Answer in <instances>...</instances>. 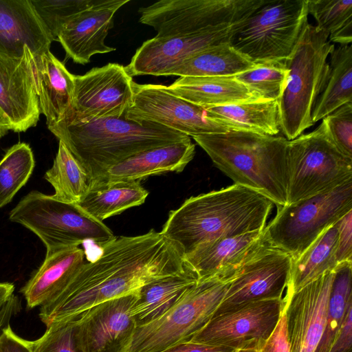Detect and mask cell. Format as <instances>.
Segmentation results:
<instances>
[{
    "label": "cell",
    "instance_id": "6da1fadb",
    "mask_svg": "<svg viewBox=\"0 0 352 352\" xmlns=\"http://www.w3.org/2000/svg\"><path fill=\"white\" fill-rule=\"evenodd\" d=\"M99 246L96 258L85 263L59 293L41 306L38 316L46 327L186 267L180 247L153 229L138 236H115Z\"/></svg>",
    "mask_w": 352,
    "mask_h": 352
},
{
    "label": "cell",
    "instance_id": "7a4b0ae2",
    "mask_svg": "<svg viewBox=\"0 0 352 352\" xmlns=\"http://www.w3.org/2000/svg\"><path fill=\"white\" fill-rule=\"evenodd\" d=\"M273 205L263 195L234 184L187 199L170 211L160 232L186 255L209 241L263 230Z\"/></svg>",
    "mask_w": 352,
    "mask_h": 352
},
{
    "label": "cell",
    "instance_id": "3957f363",
    "mask_svg": "<svg viewBox=\"0 0 352 352\" xmlns=\"http://www.w3.org/2000/svg\"><path fill=\"white\" fill-rule=\"evenodd\" d=\"M47 127L85 170L89 186L133 155L190 138L157 123L127 120L125 114L87 122L61 120Z\"/></svg>",
    "mask_w": 352,
    "mask_h": 352
},
{
    "label": "cell",
    "instance_id": "277c9868",
    "mask_svg": "<svg viewBox=\"0 0 352 352\" xmlns=\"http://www.w3.org/2000/svg\"><path fill=\"white\" fill-rule=\"evenodd\" d=\"M235 184L252 190L277 207L287 205L288 140L246 131L192 137Z\"/></svg>",
    "mask_w": 352,
    "mask_h": 352
},
{
    "label": "cell",
    "instance_id": "5b68a950",
    "mask_svg": "<svg viewBox=\"0 0 352 352\" xmlns=\"http://www.w3.org/2000/svg\"><path fill=\"white\" fill-rule=\"evenodd\" d=\"M335 45L329 35L306 22L289 56L285 60L289 78L278 100L280 132L287 140L312 126V111L327 78V58Z\"/></svg>",
    "mask_w": 352,
    "mask_h": 352
},
{
    "label": "cell",
    "instance_id": "8992f818",
    "mask_svg": "<svg viewBox=\"0 0 352 352\" xmlns=\"http://www.w3.org/2000/svg\"><path fill=\"white\" fill-rule=\"evenodd\" d=\"M9 219L35 234L45 245L46 255L88 241L99 245L115 236L102 221L78 204L58 201L38 190L24 196L10 212Z\"/></svg>",
    "mask_w": 352,
    "mask_h": 352
},
{
    "label": "cell",
    "instance_id": "52a82bcc",
    "mask_svg": "<svg viewBox=\"0 0 352 352\" xmlns=\"http://www.w3.org/2000/svg\"><path fill=\"white\" fill-rule=\"evenodd\" d=\"M287 162V205L352 179V158L337 148L322 120L313 131L288 140Z\"/></svg>",
    "mask_w": 352,
    "mask_h": 352
},
{
    "label": "cell",
    "instance_id": "ba28073f",
    "mask_svg": "<svg viewBox=\"0 0 352 352\" xmlns=\"http://www.w3.org/2000/svg\"><path fill=\"white\" fill-rule=\"evenodd\" d=\"M228 285L217 278L198 280L166 313L137 327L125 352H161L190 340L212 318Z\"/></svg>",
    "mask_w": 352,
    "mask_h": 352
},
{
    "label": "cell",
    "instance_id": "9c48e42d",
    "mask_svg": "<svg viewBox=\"0 0 352 352\" xmlns=\"http://www.w3.org/2000/svg\"><path fill=\"white\" fill-rule=\"evenodd\" d=\"M277 208L276 216L264 228L265 236L272 247L294 259L325 229L352 210V179Z\"/></svg>",
    "mask_w": 352,
    "mask_h": 352
},
{
    "label": "cell",
    "instance_id": "30bf717a",
    "mask_svg": "<svg viewBox=\"0 0 352 352\" xmlns=\"http://www.w3.org/2000/svg\"><path fill=\"white\" fill-rule=\"evenodd\" d=\"M308 14L306 0H266L235 32L230 44L255 64L285 60Z\"/></svg>",
    "mask_w": 352,
    "mask_h": 352
},
{
    "label": "cell",
    "instance_id": "8fae6325",
    "mask_svg": "<svg viewBox=\"0 0 352 352\" xmlns=\"http://www.w3.org/2000/svg\"><path fill=\"white\" fill-rule=\"evenodd\" d=\"M266 0H161L140 8L139 21L157 38L195 34L245 21Z\"/></svg>",
    "mask_w": 352,
    "mask_h": 352
},
{
    "label": "cell",
    "instance_id": "7c38bea8",
    "mask_svg": "<svg viewBox=\"0 0 352 352\" xmlns=\"http://www.w3.org/2000/svg\"><path fill=\"white\" fill-rule=\"evenodd\" d=\"M133 91L132 104L125 113L127 120L157 123L189 137L230 131L205 108L176 96L166 86L134 82Z\"/></svg>",
    "mask_w": 352,
    "mask_h": 352
},
{
    "label": "cell",
    "instance_id": "4fadbf2b",
    "mask_svg": "<svg viewBox=\"0 0 352 352\" xmlns=\"http://www.w3.org/2000/svg\"><path fill=\"white\" fill-rule=\"evenodd\" d=\"M292 258L267 244L244 263L229 280L223 299L212 317L249 303L283 298L289 278Z\"/></svg>",
    "mask_w": 352,
    "mask_h": 352
},
{
    "label": "cell",
    "instance_id": "5bb4252c",
    "mask_svg": "<svg viewBox=\"0 0 352 352\" xmlns=\"http://www.w3.org/2000/svg\"><path fill=\"white\" fill-rule=\"evenodd\" d=\"M133 82L125 67L118 63L74 75V113L62 120L87 122L121 117L132 104Z\"/></svg>",
    "mask_w": 352,
    "mask_h": 352
},
{
    "label": "cell",
    "instance_id": "9a60e30c",
    "mask_svg": "<svg viewBox=\"0 0 352 352\" xmlns=\"http://www.w3.org/2000/svg\"><path fill=\"white\" fill-rule=\"evenodd\" d=\"M285 304L283 298L263 300L212 317L190 340L257 350L274 331Z\"/></svg>",
    "mask_w": 352,
    "mask_h": 352
},
{
    "label": "cell",
    "instance_id": "2e32d148",
    "mask_svg": "<svg viewBox=\"0 0 352 352\" xmlns=\"http://www.w3.org/2000/svg\"><path fill=\"white\" fill-rule=\"evenodd\" d=\"M138 292L104 301L72 318L82 352L126 351L137 327L131 309Z\"/></svg>",
    "mask_w": 352,
    "mask_h": 352
},
{
    "label": "cell",
    "instance_id": "e0dca14e",
    "mask_svg": "<svg viewBox=\"0 0 352 352\" xmlns=\"http://www.w3.org/2000/svg\"><path fill=\"white\" fill-rule=\"evenodd\" d=\"M245 21L199 34L148 39L137 49L125 69L131 77L166 76L171 69L193 54L212 46L230 43Z\"/></svg>",
    "mask_w": 352,
    "mask_h": 352
},
{
    "label": "cell",
    "instance_id": "ac0fdd59",
    "mask_svg": "<svg viewBox=\"0 0 352 352\" xmlns=\"http://www.w3.org/2000/svg\"><path fill=\"white\" fill-rule=\"evenodd\" d=\"M333 271L283 297L290 352H315L324 329Z\"/></svg>",
    "mask_w": 352,
    "mask_h": 352
},
{
    "label": "cell",
    "instance_id": "d6986e66",
    "mask_svg": "<svg viewBox=\"0 0 352 352\" xmlns=\"http://www.w3.org/2000/svg\"><path fill=\"white\" fill-rule=\"evenodd\" d=\"M0 111L14 132H24L39 120L32 54L27 47L19 58L0 54Z\"/></svg>",
    "mask_w": 352,
    "mask_h": 352
},
{
    "label": "cell",
    "instance_id": "ffe728a7",
    "mask_svg": "<svg viewBox=\"0 0 352 352\" xmlns=\"http://www.w3.org/2000/svg\"><path fill=\"white\" fill-rule=\"evenodd\" d=\"M130 0H94L89 7L75 15L61 28L57 41L67 58L85 65L96 54L116 50L104 43L113 27L115 14Z\"/></svg>",
    "mask_w": 352,
    "mask_h": 352
},
{
    "label": "cell",
    "instance_id": "44dd1931",
    "mask_svg": "<svg viewBox=\"0 0 352 352\" xmlns=\"http://www.w3.org/2000/svg\"><path fill=\"white\" fill-rule=\"evenodd\" d=\"M267 244L264 229L209 241L184 255V263L198 280L229 281L239 268Z\"/></svg>",
    "mask_w": 352,
    "mask_h": 352
},
{
    "label": "cell",
    "instance_id": "7402d4cb",
    "mask_svg": "<svg viewBox=\"0 0 352 352\" xmlns=\"http://www.w3.org/2000/svg\"><path fill=\"white\" fill-rule=\"evenodd\" d=\"M53 41L31 0H0V54L19 58L27 47L37 56Z\"/></svg>",
    "mask_w": 352,
    "mask_h": 352
},
{
    "label": "cell",
    "instance_id": "603a6c76",
    "mask_svg": "<svg viewBox=\"0 0 352 352\" xmlns=\"http://www.w3.org/2000/svg\"><path fill=\"white\" fill-rule=\"evenodd\" d=\"M195 154V145L191 138L151 148L112 166L90 186L119 181H140L166 172L180 173Z\"/></svg>",
    "mask_w": 352,
    "mask_h": 352
},
{
    "label": "cell",
    "instance_id": "cb8c5ba5",
    "mask_svg": "<svg viewBox=\"0 0 352 352\" xmlns=\"http://www.w3.org/2000/svg\"><path fill=\"white\" fill-rule=\"evenodd\" d=\"M36 91L41 113L47 125L56 124L74 113V75L48 50L32 54Z\"/></svg>",
    "mask_w": 352,
    "mask_h": 352
},
{
    "label": "cell",
    "instance_id": "d4e9b609",
    "mask_svg": "<svg viewBox=\"0 0 352 352\" xmlns=\"http://www.w3.org/2000/svg\"><path fill=\"white\" fill-rule=\"evenodd\" d=\"M85 252L72 247L46 255L20 289L28 309L42 306L59 293L85 263Z\"/></svg>",
    "mask_w": 352,
    "mask_h": 352
},
{
    "label": "cell",
    "instance_id": "484cf974",
    "mask_svg": "<svg viewBox=\"0 0 352 352\" xmlns=\"http://www.w3.org/2000/svg\"><path fill=\"white\" fill-rule=\"evenodd\" d=\"M166 89L205 109L261 100L234 76H180Z\"/></svg>",
    "mask_w": 352,
    "mask_h": 352
},
{
    "label": "cell",
    "instance_id": "4316f807",
    "mask_svg": "<svg viewBox=\"0 0 352 352\" xmlns=\"http://www.w3.org/2000/svg\"><path fill=\"white\" fill-rule=\"evenodd\" d=\"M197 281V275L186 267L182 272L157 278L142 287L131 309L137 327L163 315Z\"/></svg>",
    "mask_w": 352,
    "mask_h": 352
},
{
    "label": "cell",
    "instance_id": "83f0119b",
    "mask_svg": "<svg viewBox=\"0 0 352 352\" xmlns=\"http://www.w3.org/2000/svg\"><path fill=\"white\" fill-rule=\"evenodd\" d=\"M336 223L325 229L297 258L292 259L286 294L288 296L338 265Z\"/></svg>",
    "mask_w": 352,
    "mask_h": 352
},
{
    "label": "cell",
    "instance_id": "f1b7e54d",
    "mask_svg": "<svg viewBox=\"0 0 352 352\" xmlns=\"http://www.w3.org/2000/svg\"><path fill=\"white\" fill-rule=\"evenodd\" d=\"M148 192L140 181H119L94 184L78 204L93 218L102 221L126 209L144 204Z\"/></svg>",
    "mask_w": 352,
    "mask_h": 352
},
{
    "label": "cell",
    "instance_id": "f546056e",
    "mask_svg": "<svg viewBox=\"0 0 352 352\" xmlns=\"http://www.w3.org/2000/svg\"><path fill=\"white\" fill-rule=\"evenodd\" d=\"M230 130L276 135L280 132L278 100H257L206 109Z\"/></svg>",
    "mask_w": 352,
    "mask_h": 352
},
{
    "label": "cell",
    "instance_id": "4dcf8cb0",
    "mask_svg": "<svg viewBox=\"0 0 352 352\" xmlns=\"http://www.w3.org/2000/svg\"><path fill=\"white\" fill-rule=\"evenodd\" d=\"M255 65L230 43H224L193 54L171 69L166 76H234Z\"/></svg>",
    "mask_w": 352,
    "mask_h": 352
},
{
    "label": "cell",
    "instance_id": "1f68e13d",
    "mask_svg": "<svg viewBox=\"0 0 352 352\" xmlns=\"http://www.w3.org/2000/svg\"><path fill=\"white\" fill-rule=\"evenodd\" d=\"M350 102H352V47L351 45L335 46L330 54L324 87L312 111L314 123Z\"/></svg>",
    "mask_w": 352,
    "mask_h": 352
},
{
    "label": "cell",
    "instance_id": "d6a6232c",
    "mask_svg": "<svg viewBox=\"0 0 352 352\" xmlns=\"http://www.w3.org/2000/svg\"><path fill=\"white\" fill-rule=\"evenodd\" d=\"M44 178L54 189L52 197L63 202L78 204L89 188L85 170L60 141L53 165Z\"/></svg>",
    "mask_w": 352,
    "mask_h": 352
},
{
    "label": "cell",
    "instance_id": "836d02e7",
    "mask_svg": "<svg viewBox=\"0 0 352 352\" xmlns=\"http://www.w3.org/2000/svg\"><path fill=\"white\" fill-rule=\"evenodd\" d=\"M352 261L338 263L333 271L324 329L315 352H329L352 303Z\"/></svg>",
    "mask_w": 352,
    "mask_h": 352
},
{
    "label": "cell",
    "instance_id": "e575fe53",
    "mask_svg": "<svg viewBox=\"0 0 352 352\" xmlns=\"http://www.w3.org/2000/svg\"><path fill=\"white\" fill-rule=\"evenodd\" d=\"M34 165L29 144L20 142L7 151L0 161V208L10 202L27 183Z\"/></svg>",
    "mask_w": 352,
    "mask_h": 352
},
{
    "label": "cell",
    "instance_id": "d590c367",
    "mask_svg": "<svg viewBox=\"0 0 352 352\" xmlns=\"http://www.w3.org/2000/svg\"><path fill=\"white\" fill-rule=\"evenodd\" d=\"M234 77L261 99L278 100L287 84L289 69L285 60L265 61Z\"/></svg>",
    "mask_w": 352,
    "mask_h": 352
},
{
    "label": "cell",
    "instance_id": "8d00e7d4",
    "mask_svg": "<svg viewBox=\"0 0 352 352\" xmlns=\"http://www.w3.org/2000/svg\"><path fill=\"white\" fill-rule=\"evenodd\" d=\"M94 0H31L36 13L54 41L75 15L89 7Z\"/></svg>",
    "mask_w": 352,
    "mask_h": 352
},
{
    "label": "cell",
    "instance_id": "74e56055",
    "mask_svg": "<svg viewBox=\"0 0 352 352\" xmlns=\"http://www.w3.org/2000/svg\"><path fill=\"white\" fill-rule=\"evenodd\" d=\"M316 28L329 36L352 22L351 0H306Z\"/></svg>",
    "mask_w": 352,
    "mask_h": 352
},
{
    "label": "cell",
    "instance_id": "f35d334b",
    "mask_svg": "<svg viewBox=\"0 0 352 352\" xmlns=\"http://www.w3.org/2000/svg\"><path fill=\"white\" fill-rule=\"evenodd\" d=\"M30 343L32 352H82L75 319L47 326L43 335Z\"/></svg>",
    "mask_w": 352,
    "mask_h": 352
},
{
    "label": "cell",
    "instance_id": "ab89813d",
    "mask_svg": "<svg viewBox=\"0 0 352 352\" xmlns=\"http://www.w3.org/2000/svg\"><path fill=\"white\" fill-rule=\"evenodd\" d=\"M322 120L337 148L352 158V102L342 105Z\"/></svg>",
    "mask_w": 352,
    "mask_h": 352
},
{
    "label": "cell",
    "instance_id": "60d3db41",
    "mask_svg": "<svg viewBox=\"0 0 352 352\" xmlns=\"http://www.w3.org/2000/svg\"><path fill=\"white\" fill-rule=\"evenodd\" d=\"M338 229L337 261H352V210L336 222Z\"/></svg>",
    "mask_w": 352,
    "mask_h": 352
},
{
    "label": "cell",
    "instance_id": "b9f144b4",
    "mask_svg": "<svg viewBox=\"0 0 352 352\" xmlns=\"http://www.w3.org/2000/svg\"><path fill=\"white\" fill-rule=\"evenodd\" d=\"M257 352H290L284 308L274 331L259 346Z\"/></svg>",
    "mask_w": 352,
    "mask_h": 352
},
{
    "label": "cell",
    "instance_id": "7bdbcfd3",
    "mask_svg": "<svg viewBox=\"0 0 352 352\" xmlns=\"http://www.w3.org/2000/svg\"><path fill=\"white\" fill-rule=\"evenodd\" d=\"M0 352H32L30 340L14 332L10 324L0 331Z\"/></svg>",
    "mask_w": 352,
    "mask_h": 352
},
{
    "label": "cell",
    "instance_id": "ee69618b",
    "mask_svg": "<svg viewBox=\"0 0 352 352\" xmlns=\"http://www.w3.org/2000/svg\"><path fill=\"white\" fill-rule=\"evenodd\" d=\"M329 352H352V303L347 308L340 331Z\"/></svg>",
    "mask_w": 352,
    "mask_h": 352
},
{
    "label": "cell",
    "instance_id": "f6af8a7d",
    "mask_svg": "<svg viewBox=\"0 0 352 352\" xmlns=\"http://www.w3.org/2000/svg\"><path fill=\"white\" fill-rule=\"evenodd\" d=\"M233 348L210 345L192 342L190 340L175 344L161 352H235Z\"/></svg>",
    "mask_w": 352,
    "mask_h": 352
},
{
    "label": "cell",
    "instance_id": "bcb514c9",
    "mask_svg": "<svg viewBox=\"0 0 352 352\" xmlns=\"http://www.w3.org/2000/svg\"><path fill=\"white\" fill-rule=\"evenodd\" d=\"M21 308L19 298L13 294L0 308V331L3 327L10 324L12 316L18 314Z\"/></svg>",
    "mask_w": 352,
    "mask_h": 352
},
{
    "label": "cell",
    "instance_id": "7dc6e473",
    "mask_svg": "<svg viewBox=\"0 0 352 352\" xmlns=\"http://www.w3.org/2000/svg\"><path fill=\"white\" fill-rule=\"evenodd\" d=\"M14 285L12 283H0V308L14 294Z\"/></svg>",
    "mask_w": 352,
    "mask_h": 352
},
{
    "label": "cell",
    "instance_id": "c3c4849f",
    "mask_svg": "<svg viewBox=\"0 0 352 352\" xmlns=\"http://www.w3.org/2000/svg\"><path fill=\"white\" fill-rule=\"evenodd\" d=\"M10 131V126L0 111V138L5 136Z\"/></svg>",
    "mask_w": 352,
    "mask_h": 352
},
{
    "label": "cell",
    "instance_id": "681fc988",
    "mask_svg": "<svg viewBox=\"0 0 352 352\" xmlns=\"http://www.w3.org/2000/svg\"><path fill=\"white\" fill-rule=\"evenodd\" d=\"M235 352H257V350L255 349H236Z\"/></svg>",
    "mask_w": 352,
    "mask_h": 352
}]
</instances>
